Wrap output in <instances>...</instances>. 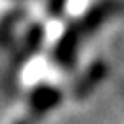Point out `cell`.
I'll use <instances>...</instances> for the list:
<instances>
[{"mask_svg":"<svg viewBox=\"0 0 124 124\" xmlns=\"http://www.w3.org/2000/svg\"><path fill=\"white\" fill-rule=\"evenodd\" d=\"M61 101V92L52 86H38L31 95V109L36 115H44Z\"/></svg>","mask_w":124,"mask_h":124,"instance_id":"1","label":"cell"},{"mask_svg":"<svg viewBox=\"0 0 124 124\" xmlns=\"http://www.w3.org/2000/svg\"><path fill=\"white\" fill-rule=\"evenodd\" d=\"M77 42H78V31L75 29H67L55 42V50H54V57L61 65H69L75 59L77 54Z\"/></svg>","mask_w":124,"mask_h":124,"instance_id":"2","label":"cell"},{"mask_svg":"<svg viewBox=\"0 0 124 124\" xmlns=\"http://www.w3.org/2000/svg\"><path fill=\"white\" fill-rule=\"evenodd\" d=\"M105 71H107V67H105V63L103 61H95L82 75V78L78 80L77 88H75V93H77V97H86L88 93L92 92L93 88L103 80V77H105Z\"/></svg>","mask_w":124,"mask_h":124,"instance_id":"3","label":"cell"},{"mask_svg":"<svg viewBox=\"0 0 124 124\" xmlns=\"http://www.w3.org/2000/svg\"><path fill=\"white\" fill-rule=\"evenodd\" d=\"M63 4H65V0H50V2H48V12H50V16H57V14L61 12Z\"/></svg>","mask_w":124,"mask_h":124,"instance_id":"4","label":"cell"},{"mask_svg":"<svg viewBox=\"0 0 124 124\" xmlns=\"http://www.w3.org/2000/svg\"><path fill=\"white\" fill-rule=\"evenodd\" d=\"M17 124H27V122H17Z\"/></svg>","mask_w":124,"mask_h":124,"instance_id":"5","label":"cell"}]
</instances>
